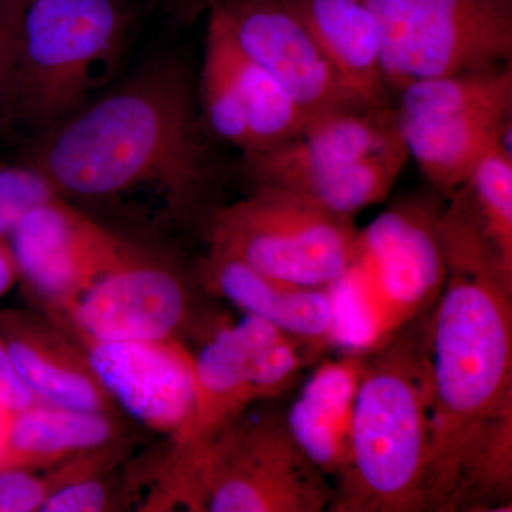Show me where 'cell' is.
Instances as JSON below:
<instances>
[{
  "instance_id": "83f0119b",
  "label": "cell",
  "mask_w": 512,
  "mask_h": 512,
  "mask_svg": "<svg viewBox=\"0 0 512 512\" xmlns=\"http://www.w3.org/2000/svg\"><path fill=\"white\" fill-rule=\"evenodd\" d=\"M18 20L0 19V128L13 121L15 107V43Z\"/></svg>"
},
{
  "instance_id": "484cf974",
  "label": "cell",
  "mask_w": 512,
  "mask_h": 512,
  "mask_svg": "<svg viewBox=\"0 0 512 512\" xmlns=\"http://www.w3.org/2000/svg\"><path fill=\"white\" fill-rule=\"evenodd\" d=\"M70 478L72 470L66 461L50 467L46 476L22 468L0 470V512H40L47 498Z\"/></svg>"
},
{
  "instance_id": "9c48e42d",
  "label": "cell",
  "mask_w": 512,
  "mask_h": 512,
  "mask_svg": "<svg viewBox=\"0 0 512 512\" xmlns=\"http://www.w3.org/2000/svg\"><path fill=\"white\" fill-rule=\"evenodd\" d=\"M377 20L403 87L511 64L512 0H383Z\"/></svg>"
},
{
  "instance_id": "2e32d148",
  "label": "cell",
  "mask_w": 512,
  "mask_h": 512,
  "mask_svg": "<svg viewBox=\"0 0 512 512\" xmlns=\"http://www.w3.org/2000/svg\"><path fill=\"white\" fill-rule=\"evenodd\" d=\"M512 99L450 107L417 119H397L400 137L421 173L446 200L467 183L477 165L501 146Z\"/></svg>"
},
{
  "instance_id": "44dd1931",
  "label": "cell",
  "mask_w": 512,
  "mask_h": 512,
  "mask_svg": "<svg viewBox=\"0 0 512 512\" xmlns=\"http://www.w3.org/2000/svg\"><path fill=\"white\" fill-rule=\"evenodd\" d=\"M409 158L399 136L369 156L315 175L291 190L279 191L340 217L353 218L390 194Z\"/></svg>"
},
{
  "instance_id": "cb8c5ba5",
  "label": "cell",
  "mask_w": 512,
  "mask_h": 512,
  "mask_svg": "<svg viewBox=\"0 0 512 512\" xmlns=\"http://www.w3.org/2000/svg\"><path fill=\"white\" fill-rule=\"evenodd\" d=\"M234 46L249 131V148L242 156L288 143L306 126L308 114L272 74L248 59L235 42Z\"/></svg>"
},
{
  "instance_id": "277c9868",
  "label": "cell",
  "mask_w": 512,
  "mask_h": 512,
  "mask_svg": "<svg viewBox=\"0 0 512 512\" xmlns=\"http://www.w3.org/2000/svg\"><path fill=\"white\" fill-rule=\"evenodd\" d=\"M441 211L426 198L403 200L357 231L348 266L328 286L333 346L369 355L433 308L448 278Z\"/></svg>"
},
{
  "instance_id": "9a60e30c",
  "label": "cell",
  "mask_w": 512,
  "mask_h": 512,
  "mask_svg": "<svg viewBox=\"0 0 512 512\" xmlns=\"http://www.w3.org/2000/svg\"><path fill=\"white\" fill-rule=\"evenodd\" d=\"M0 339L37 402L116 414L79 340L35 313L0 309Z\"/></svg>"
},
{
  "instance_id": "f1b7e54d",
  "label": "cell",
  "mask_w": 512,
  "mask_h": 512,
  "mask_svg": "<svg viewBox=\"0 0 512 512\" xmlns=\"http://www.w3.org/2000/svg\"><path fill=\"white\" fill-rule=\"evenodd\" d=\"M37 403V399L20 379L5 343L0 339V410L15 413Z\"/></svg>"
},
{
  "instance_id": "8992f818",
  "label": "cell",
  "mask_w": 512,
  "mask_h": 512,
  "mask_svg": "<svg viewBox=\"0 0 512 512\" xmlns=\"http://www.w3.org/2000/svg\"><path fill=\"white\" fill-rule=\"evenodd\" d=\"M194 511H328L333 484L305 456L285 414L248 412L228 424L175 476Z\"/></svg>"
},
{
  "instance_id": "4fadbf2b",
  "label": "cell",
  "mask_w": 512,
  "mask_h": 512,
  "mask_svg": "<svg viewBox=\"0 0 512 512\" xmlns=\"http://www.w3.org/2000/svg\"><path fill=\"white\" fill-rule=\"evenodd\" d=\"M190 311L183 276L147 249L86 289L59 318L80 338L167 340L177 338Z\"/></svg>"
},
{
  "instance_id": "52a82bcc",
  "label": "cell",
  "mask_w": 512,
  "mask_h": 512,
  "mask_svg": "<svg viewBox=\"0 0 512 512\" xmlns=\"http://www.w3.org/2000/svg\"><path fill=\"white\" fill-rule=\"evenodd\" d=\"M356 234L353 218L288 192L254 188L212 215L210 249L272 278L328 288L348 266Z\"/></svg>"
},
{
  "instance_id": "8fae6325",
  "label": "cell",
  "mask_w": 512,
  "mask_h": 512,
  "mask_svg": "<svg viewBox=\"0 0 512 512\" xmlns=\"http://www.w3.org/2000/svg\"><path fill=\"white\" fill-rule=\"evenodd\" d=\"M211 10L220 15L238 49L272 74L309 119L369 104L340 77L285 0H218Z\"/></svg>"
},
{
  "instance_id": "5bb4252c",
  "label": "cell",
  "mask_w": 512,
  "mask_h": 512,
  "mask_svg": "<svg viewBox=\"0 0 512 512\" xmlns=\"http://www.w3.org/2000/svg\"><path fill=\"white\" fill-rule=\"evenodd\" d=\"M400 136L394 106L342 107L308 120L282 146L244 156L254 188L291 190L296 185L375 153Z\"/></svg>"
},
{
  "instance_id": "e0dca14e",
  "label": "cell",
  "mask_w": 512,
  "mask_h": 512,
  "mask_svg": "<svg viewBox=\"0 0 512 512\" xmlns=\"http://www.w3.org/2000/svg\"><path fill=\"white\" fill-rule=\"evenodd\" d=\"M202 279L244 315L265 320L316 352L333 346L335 312L329 288L272 278L214 249L202 265Z\"/></svg>"
},
{
  "instance_id": "6da1fadb",
  "label": "cell",
  "mask_w": 512,
  "mask_h": 512,
  "mask_svg": "<svg viewBox=\"0 0 512 512\" xmlns=\"http://www.w3.org/2000/svg\"><path fill=\"white\" fill-rule=\"evenodd\" d=\"M197 90L183 64H150L59 126L37 134L26 161L66 200L110 204L151 194L188 220L211 187Z\"/></svg>"
},
{
  "instance_id": "7a4b0ae2",
  "label": "cell",
  "mask_w": 512,
  "mask_h": 512,
  "mask_svg": "<svg viewBox=\"0 0 512 512\" xmlns=\"http://www.w3.org/2000/svg\"><path fill=\"white\" fill-rule=\"evenodd\" d=\"M512 291L487 276L448 272L423 326L429 383L427 511L451 512L471 450L512 414Z\"/></svg>"
},
{
  "instance_id": "ac0fdd59",
  "label": "cell",
  "mask_w": 512,
  "mask_h": 512,
  "mask_svg": "<svg viewBox=\"0 0 512 512\" xmlns=\"http://www.w3.org/2000/svg\"><path fill=\"white\" fill-rule=\"evenodd\" d=\"M365 365L366 355L356 353L323 360L285 414L293 440L333 483L348 464L353 413Z\"/></svg>"
},
{
  "instance_id": "603a6c76",
  "label": "cell",
  "mask_w": 512,
  "mask_h": 512,
  "mask_svg": "<svg viewBox=\"0 0 512 512\" xmlns=\"http://www.w3.org/2000/svg\"><path fill=\"white\" fill-rule=\"evenodd\" d=\"M447 201L512 269L511 151L495 147Z\"/></svg>"
},
{
  "instance_id": "7402d4cb",
  "label": "cell",
  "mask_w": 512,
  "mask_h": 512,
  "mask_svg": "<svg viewBox=\"0 0 512 512\" xmlns=\"http://www.w3.org/2000/svg\"><path fill=\"white\" fill-rule=\"evenodd\" d=\"M207 16L204 62L197 90L201 121L205 131L244 154L249 148V131L234 42L215 10Z\"/></svg>"
},
{
  "instance_id": "7c38bea8",
  "label": "cell",
  "mask_w": 512,
  "mask_h": 512,
  "mask_svg": "<svg viewBox=\"0 0 512 512\" xmlns=\"http://www.w3.org/2000/svg\"><path fill=\"white\" fill-rule=\"evenodd\" d=\"M74 338L86 350L114 406L141 426L170 437L177 447L194 413V353L177 338L119 342Z\"/></svg>"
},
{
  "instance_id": "4dcf8cb0",
  "label": "cell",
  "mask_w": 512,
  "mask_h": 512,
  "mask_svg": "<svg viewBox=\"0 0 512 512\" xmlns=\"http://www.w3.org/2000/svg\"><path fill=\"white\" fill-rule=\"evenodd\" d=\"M18 281V269H16L8 241H0V298L5 296Z\"/></svg>"
},
{
  "instance_id": "5b68a950",
  "label": "cell",
  "mask_w": 512,
  "mask_h": 512,
  "mask_svg": "<svg viewBox=\"0 0 512 512\" xmlns=\"http://www.w3.org/2000/svg\"><path fill=\"white\" fill-rule=\"evenodd\" d=\"M127 29L121 0H30L16 23L13 121L40 134L83 109Z\"/></svg>"
},
{
  "instance_id": "1f68e13d",
  "label": "cell",
  "mask_w": 512,
  "mask_h": 512,
  "mask_svg": "<svg viewBox=\"0 0 512 512\" xmlns=\"http://www.w3.org/2000/svg\"><path fill=\"white\" fill-rule=\"evenodd\" d=\"M30 0H5L6 10H8L10 18L18 20L20 12Z\"/></svg>"
},
{
  "instance_id": "d6a6232c",
  "label": "cell",
  "mask_w": 512,
  "mask_h": 512,
  "mask_svg": "<svg viewBox=\"0 0 512 512\" xmlns=\"http://www.w3.org/2000/svg\"><path fill=\"white\" fill-rule=\"evenodd\" d=\"M6 16H9V13L8 10H6L5 0H0V19L6 18Z\"/></svg>"
},
{
  "instance_id": "ffe728a7",
  "label": "cell",
  "mask_w": 512,
  "mask_h": 512,
  "mask_svg": "<svg viewBox=\"0 0 512 512\" xmlns=\"http://www.w3.org/2000/svg\"><path fill=\"white\" fill-rule=\"evenodd\" d=\"M116 414L37 402L12 413L0 470H42L120 439Z\"/></svg>"
},
{
  "instance_id": "d4e9b609",
  "label": "cell",
  "mask_w": 512,
  "mask_h": 512,
  "mask_svg": "<svg viewBox=\"0 0 512 512\" xmlns=\"http://www.w3.org/2000/svg\"><path fill=\"white\" fill-rule=\"evenodd\" d=\"M57 197L62 195L35 165L0 163V241H8L30 211Z\"/></svg>"
},
{
  "instance_id": "ba28073f",
  "label": "cell",
  "mask_w": 512,
  "mask_h": 512,
  "mask_svg": "<svg viewBox=\"0 0 512 512\" xmlns=\"http://www.w3.org/2000/svg\"><path fill=\"white\" fill-rule=\"evenodd\" d=\"M315 355L311 346L255 316L215 329L194 355V413L175 447V470L187 466L252 404L286 392Z\"/></svg>"
},
{
  "instance_id": "4316f807",
  "label": "cell",
  "mask_w": 512,
  "mask_h": 512,
  "mask_svg": "<svg viewBox=\"0 0 512 512\" xmlns=\"http://www.w3.org/2000/svg\"><path fill=\"white\" fill-rule=\"evenodd\" d=\"M101 474L70 481L50 495L40 512H100L111 510L113 493Z\"/></svg>"
},
{
  "instance_id": "3957f363",
  "label": "cell",
  "mask_w": 512,
  "mask_h": 512,
  "mask_svg": "<svg viewBox=\"0 0 512 512\" xmlns=\"http://www.w3.org/2000/svg\"><path fill=\"white\" fill-rule=\"evenodd\" d=\"M429 461L423 328L412 323L366 355L349 460L328 512L427 511Z\"/></svg>"
},
{
  "instance_id": "f546056e",
  "label": "cell",
  "mask_w": 512,
  "mask_h": 512,
  "mask_svg": "<svg viewBox=\"0 0 512 512\" xmlns=\"http://www.w3.org/2000/svg\"><path fill=\"white\" fill-rule=\"evenodd\" d=\"M217 2L218 0H165L171 18L181 26H190L202 15H208Z\"/></svg>"
},
{
  "instance_id": "d6986e66",
  "label": "cell",
  "mask_w": 512,
  "mask_h": 512,
  "mask_svg": "<svg viewBox=\"0 0 512 512\" xmlns=\"http://www.w3.org/2000/svg\"><path fill=\"white\" fill-rule=\"evenodd\" d=\"M357 97L392 106L384 79L382 43L363 0H285Z\"/></svg>"
},
{
  "instance_id": "30bf717a",
  "label": "cell",
  "mask_w": 512,
  "mask_h": 512,
  "mask_svg": "<svg viewBox=\"0 0 512 512\" xmlns=\"http://www.w3.org/2000/svg\"><path fill=\"white\" fill-rule=\"evenodd\" d=\"M8 245L20 281L57 315L103 276L147 251L64 197L30 211Z\"/></svg>"
}]
</instances>
